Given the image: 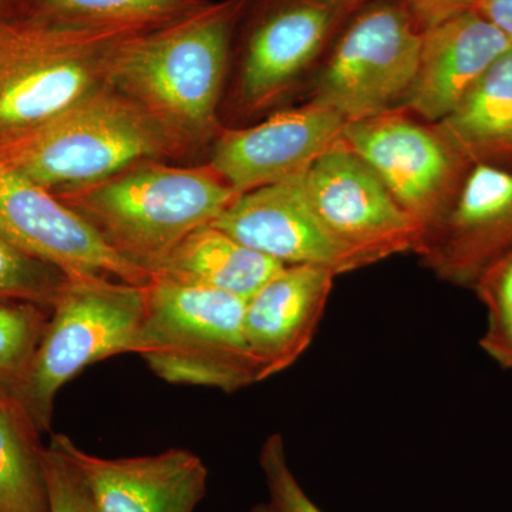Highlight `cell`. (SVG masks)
I'll return each mask as SVG.
<instances>
[{
    "instance_id": "obj_25",
    "label": "cell",
    "mask_w": 512,
    "mask_h": 512,
    "mask_svg": "<svg viewBox=\"0 0 512 512\" xmlns=\"http://www.w3.org/2000/svg\"><path fill=\"white\" fill-rule=\"evenodd\" d=\"M45 471L50 512H89L82 476L57 434L50 437L45 447Z\"/></svg>"
},
{
    "instance_id": "obj_5",
    "label": "cell",
    "mask_w": 512,
    "mask_h": 512,
    "mask_svg": "<svg viewBox=\"0 0 512 512\" xmlns=\"http://www.w3.org/2000/svg\"><path fill=\"white\" fill-rule=\"evenodd\" d=\"M134 33L0 20V143L106 87L116 50Z\"/></svg>"
},
{
    "instance_id": "obj_6",
    "label": "cell",
    "mask_w": 512,
    "mask_h": 512,
    "mask_svg": "<svg viewBox=\"0 0 512 512\" xmlns=\"http://www.w3.org/2000/svg\"><path fill=\"white\" fill-rule=\"evenodd\" d=\"M146 286L104 276L66 279L28 372L12 393L40 434L52 427L64 384L94 363L136 353Z\"/></svg>"
},
{
    "instance_id": "obj_2",
    "label": "cell",
    "mask_w": 512,
    "mask_h": 512,
    "mask_svg": "<svg viewBox=\"0 0 512 512\" xmlns=\"http://www.w3.org/2000/svg\"><path fill=\"white\" fill-rule=\"evenodd\" d=\"M238 195L208 164L174 167L153 160L56 197L150 274L151 266L192 231L217 220Z\"/></svg>"
},
{
    "instance_id": "obj_8",
    "label": "cell",
    "mask_w": 512,
    "mask_h": 512,
    "mask_svg": "<svg viewBox=\"0 0 512 512\" xmlns=\"http://www.w3.org/2000/svg\"><path fill=\"white\" fill-rule=\"evenodd\" d=\"M365 5L355 0H262L239 59V113L255 116L272 109L313 79L336 37Z\"/></svg>"
},
{
    "instance_id": "obj_15",
    "label": "cell",
    "mask_w": 512,
    "mask_h": 512,
    "mask_svg": "<svg viewBox=\"0 0 512 512\" xmlns=\"http://www.w3.org/2000/svg\"><path fill=\"white\" fill-rule=\"evenodd\" d=\"M57 437L82 476L89 512H195L207 495V467L184 448L103 458L86 453L66 434Z\"/></svg>"
},
{
    "instance_id": "obj_27",
    "label": "cell",
    "mask_w": 512,
    "mask_h": 512,
    "mask_svg": "<svg viewBox=\"0 0 512 512\" xmlns=\"http://www.w3.org/2000/svg\"><path fill=\"white\" fill-rule=\"evenodd\" d=\"M403 2L406 3L420 28L426 30L457 13L464 12L470 8L473 0H403Z\"/></svg>"
},
{
    "instance_id": "obj_14",
    "label": "cell",
    "mask_w": 512,
    "mask_h": 512,
    "mask_svg": "<svg viewBox=\"0 0 512 512\" xmlns=\"http://www.w3.org/2000/svg\"><path fill=\"white\" fill-rule=\"evenodd\" d=\"M510 248L512 171L476 163L446 218L417 255L441 281L473 288L485 266Z\"/></svg>"
},
{
    "instance_id": "obj_28",
    "label": "cell",
    "mask_w": 512,
    "mask_h": 512,
    "mask_svg": "<svg viewBox=\"0 0 512 512\" xmlns=\"http://www.w3.org/2000/svg\"><path fill=\"white\" fill-rule=\"evenodd\" d=\"M480 348L495 363L512 370V322L504 325H487L480 339Z\"/></svg>"
},
{
    "instance_id": "obj_29",
    "label": "cell",
    "mask_w": 512,
    "mask_h": 512,
    "mask_svg": "<svg viewBox=\"0 0 512 512\" xmlns=\"http://www.w3.org/2000/svg\"><path fill=\"white\" fill-rule=\"evenodd\" d=\"M468 9L491 23L512 45V0H473Z\"/></svg>"
},
{
    "instance_id": "obj_23",
    "label": "cell",
    "mask_w": 512,
    "mask_h": 512,
    "mask_svg": "<svg viewBox=\"0 0 512 512\" xmlns=\"http://www.w3.org/2000/svg\"><path fill=\"white\" fill-rule=\"evenodd\" d=\"M67 276L0 235V302L52 309Z\"/></svg>"
},
{
    "instance_id": "obj_32",
    "label": "cell",
    "mask_w": 512,
    "mask_h": 512,
    "mask_svg": "<svg viewBox=\"0 0 512 512\" xmlns=\"http://www.w3.org/2000/svg\"><path fill=\"white\" fill-rule=\"evenodd\" d=\"M355 2L369 3V2H372V0H355Z\"/></svg>"
},
{
    "instance_id": "obj_11",
    "label": "cell",
    "mask_w": 512,
    "mask_h": 512,
    "mask_svg": "<svg viewBox=\"0 0 512 512\" xmlns=\"http://www.w3.org/2000/svg\"><path fill=\"white\" fill-rule=\"evenodd\" d=\"M0 235L67 278L104 276L146 286L151 275L101 237L79 212L0 163Z\"/></svg>"
},
{
    "instance_id": "obj_16",
    "label": "cell",
    "mask_w": 512,
    "mask_h": 512,
    "mask_svg": "<svg viewBox=\"0 0 512 512\" xmlns=\"http://www.w3.org/2000/svg\"><path fill=\"white\" fill-rule=\"evenodd\" d=\"M511 47L503 33L470 9L423 30L416 79L400 109L440 123Z\"/></svg>"
},
{
    "instance_id": "obj_13",
    "label": "cell",
    "mask_w": 512,
    "mask_h": 512,
    "mask_svg": "<svg viewBox=\"0 0 512 512\" xmlns=\"http://www.w3.org/2000/svg\"><path fill=\"white\" fill-rule=\"evenodd\" d=\"M305 173L242 192L212 224L285 266H322L336 275L365 268L362 258L323 227L306 192Z\"/></svg>"
},
{
    "instance_id": "obj_4",
    "label": "cell",
    "mask_w": 512,
    "mask_h": 512,
    "mask_svg": "<svg viewBox=\"0 0 512 512\" xmlns=\"http://www.w3.org/2000/svg\"><path fill=\"white\" fill-rule=\"evenodd\" d=\"M245 305L231 293L151 278L136 355L168 383L225 393L259 383L245 339Z\"/></svg>"
},
{
    "instance_id": "obj_31",
    "label": "cell",
    "mask_w": 512,
    "mask_h": 512,
    "mask_svg": "<svg viewBox=\"0 0 512 512\" xmlns=\"http://www.w3.org/2000/svg\"><path fill=\"white\" fill-rule=\"evenodd\" d=\"M248 512H275L269 503L256 504Z\"/></svg>"
},
{
    "instance_id": "obj_1",
    "label": "cell",
    "mask_w": 512,
    "mask_h": 512,
    "mask_svg": "<svg viewBox=\"0 0 512 512\" xmlns=\"http://www.w3.org/2000/svg\"><path fill=\"white\" fill-rule=\"evenodd\" d=\"M251 0L207 2L124 39L107 86L158 124L183 154L214 143L232 40Z\"/></svg>"
},
{
    "instance_id": "obj_19",
    "label": "cell",
    "mask_w": 512,
    "mask_h": 512,
    "mask_svg": "<svg viewBox=\"0 0 512 512\" xmlns=\"http://www.w3.org/2000/svg\"><path fill=\"white\" fill-rule=\"evenodd\" d=\"M437 126L471 163L512 164V47Z\"/></svg>"
},
{
    "instance_id": "obj_24",
    "label": "cell",
    "mask_w": 512,
    "mask_h": 512,
    "mask_svg": "<svg viewBox=\"0 0 512 512\" xmlns=\"http://www.w3.org/2000/svg\"><path fill=\"white\" fill-rule=\"evenodd\" d=\"M259 466L268 487L269 505L275 512H323L296 480L286 457L281 434H271L262 444Z\"/></svg>"
},
{
    "instance_id": "obj_3",
    "label": "cell",
    "mask_w": 512,
    "mask_h": 512,
    "mask_svg": "<svg viewBox=\"0 0 512 512\" xmlns=\"http://www.w3.org/2000/svg\"><path fill=\"white\" fill-rule=\"evenodd\" d=\"M183 156L144 111L109 86L42 126L0 143V163L55 195L144 163Z\"/></svg>"
},
{
    "instance_id": "obj_10",
    "label": "cell",
    "mask_w": 512,
    "mask_h": 512,
    "mask_svg": "<svg viewBox=\"0 0 512 512\" xmlns=\"http://www.w3.org/2000/svg\"><path fill=\"white\" fill-rule=\"evenodd\" d=\"M305 187L323 227L367 265L419 254L423 231L343 138L306 170Z\"/></svg>"
},
{
    "instance_id": "obj_12",
    "label": "cell",
    "mask_w": 512,
    "mask_h": 512,
    "mask_svg": "<svg viewBox=\"0 0 512 512\" xmlns=\"http://www.w3.org/2000/svg\"><path fill=\"white\" fill-rule=\"evenodd\" d=\"M345 127L335 111L308 100L256 126L222 128L208 165L242 194L305 173L342 140Z\"/></svg>"
},
{
    "instance_id": "obj_17",
    "label": "cell",
    "mask_w": 512,
    "mask_h": 512,
    "mask_svg": "<svg viewBox=\"0 0 512 512\" xmlns=\"http://www.w3.org/2000/svg\"><path fill=\"white\" fill-rule=\"evenodd\" d=\"M336 276L322 266H284L248 299L244 333L261 382L298 362L311 346Z\"/></svg>"
},
{
    "instance_id": "obj_26",
    "label": "cell",
    "mask_w": 512,
    "mask_h": 512,
    "mask_svg": "<svg viewBox=\"0 0 512 512\" xmlns=\"http://www.w3.org/2000/svg\"><path fill=\"white\" fill-rule=\"evenodd\" d=\"M474 292L487 311V325L512 322V248L493 259L474 282Z\"/></svg>"
},
{
    "instance_id": "obj_7",
    "label": "cell",
    "mask_w": 512,
    "mask_h": 512,
    "mask_svg": "<svg viewBox=\"0 0 512 512\" xmlns=\"http://www.w3.org/2000/svg\"><path fill=\"white\" fill-rule=\"evenodd\" d=\"M423 29L403 0H372L336 37L308 100L346 124L403 107L416 79Z\"/></svg>"
},
{
    "instance_id": "obj_18",
    "label": "cell",
    "mask_w": 512,
    "mask_h": 512,
    "mask_svg": "<svg viewBox=\"0 0 512 512\" xmlns=\"http://www.w3.org/2000/svg\"><path fill=\"white\" fill-rule=\"evenodd\" d=\"M284 266L208 224L178 242L151 266L150 275L231 293L248 301Z\"/></svg>"
},
{
    "instance_id": "obj_30",
    "label": "cell",
    "mask_w": 512,
    "mask_h": 512,
    "mask_svg": "<svg viewBox=\"0 0 512 512\" xmlns=\"http://www.w3.org/2000/svg\"><path fill=\"white\" fill-rule=\"evenodd\" d=\"M18 0H0V20L12 19Z\"/></svg>"
},
{
    "instance_id": "obj_20",
    "label": "cell",
    "mask_w": 512,
    "mask_h": 512,
    "mask_svg": "<svg viewBox=\"0 0 512 512\" xmlns=\"http://www.w3.org/2000/svg\"><path fill=\"white\" fill-rule=\"evenodd\" d=\"M40 437L20 404L0 392V512H50Z\"/></svg>"
},
{
    "instance_id": "obj_9",
    "label": "cell",
    "mask_w": 512,
    "mask_h": 512,
    "mask_svg": "<svg viewBox=\"0 0 512 512\" xmlns=\"http://www.w3.org/2000/svg\"><path fill=\"white\" fill-rule=\"evenodd\" d=\"M342 138L419 225L423 244L446 218L473 167L437 124L404 109L348 123Z\"/></svg>"
},
{
    "instance_id": "obj_21",
    "label": "cell",
    "mask_w": 512,
    "mask_h": 512,
    "mask_svg": "<svg viewBox=\"0 0 512 512\" xmlns=\"http://www.w3.org/2000/svg\"><path fill=\"white\" fill-rule=\"evenodd\" d=\"M204 3L207 0H18L12 19L144 32L183 18Z\"/></svg>"
},
{
    "instance_id": "obj_22",
    "label": "cell",
    "mask_w": 512,
    "mask_h": 512,
    "mask_svg": "<svg viewBox=\"0 0 512 512\" xmlns=\"http://www.w3.org/2000/svg\"><path fill=\"white\" fill-rule=\"evenodd\" d=\"M52 309L0 302V392H15L28 372Z\"/></svg>"
}]
</instances>
